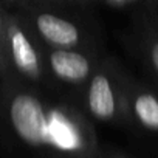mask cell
I'll list each match as a JSON object with an SVG mask.
<instances>
[{
  "label": "cell",
  "instance_id": "ba28073f",
  "mask_svg": "<svg viewBox=\"0 0 158 158\" xmlns=\"http://www.w3.org/2000/svg\"><path fill=\"white\" fill-rule=\"evenodd\" d=\"M6 3L3 0H0V76L10 79L11 76V70L8 67L6 62V56H5V45H3V33H5V19L8 14V10L5 6Z\"/></svg>",
  "mask_w": 158,
  "mask_h": 158
},
{
  "label": "cell",
  "instance_id": "7c38bea8",
  "mask_svg": "<svg viewBox=\"0 0 158 158\" xmlns=\"http://www.w3.org/2000/svg\"><path fill=\"white\" fill-rule=\"evenodd\" d=\"M5 3H11V5H25L27 0H3Z\"/></svg>",
  "mask_w": 158,
  "mask_h": 158
},
{
  "label": "cell",
  "instance_id": "7a4b0ae2",
  "mask_svg": "<svg viewBox=\"0 0 158 158\" xmlns=\"http://www.w3.org/2000/svg\"><path fill=\"white\" fill-rule=\"evenodd\" d=\"M84 112L92 121L106 124L129 123L126 79L109 62H98L87 81Z\"/></svg>",
  "mask_w": 158,
  "mask_h": 158
},
{
  "label": "cell",
  "instance_id": "9c48e42d",
  "mask_svg": "<svg viewBox=\"0 0 158 158\" xmlns=\"http://www.w3.org/2000/svg\"><path fill=\"white\" fill-rule=\"evenodd\" d=\"M98 158H133L121 150H115V149H101L99 147V153Z\"/></svg>",
  "mask_w": 158,
  "mask_h": 158
},
{
  "label": "cell",
  "instance_id": "8992f818",
  "mask_svg": "<svg viewBox=\"0 0 158 158\" xmlns=\"http://www.w3.org/2000/svg\"><path fill=\"white\" fill-rule=\"evenodd\" d=\"M126 90L129 123L158 135V93L130 81H126Z\"/></svg>",
  "mask_w": 158,
  "mask_h": 158
},
{
  "label": "cell",
  "instance_id": "277c9868",
  "mask_svg": "<svg viewBox=\"0 0 158 158\" xmlns=\"http://www.w3.org/2000/svg\"><path fill=\"white\" fill-rule=\"evenodd\" d=\"M25 22L47 48H79L82 45L81 28L62 16L34 10L28 13Z\"/></svg>",
  "mask_w": 158,
  "mask_h": 158
},
{
  "label": "cell",
  "instance_id": "5b68a950",
  "mask_svg": "<svg viewBox=\"0 0 158 158\" xmlns=\"http://www.w3.org/2000/svg\"><path fill=\"white\" fill-rule=\"evenodd\" d=\"M45 62L51 76L70 85H81L89 81L96 60L81 48H48Z\"/></svg>",
  "mask_w": 158,
  "mask_h": 158
},
{
  "label": "cell",
  "instance_id": "30bf717a",
  "mask_svg": "<svg viewBox=\"0 0 158 158\" xmlns=\"http://www.w3.org/2000/svg\"><path fill=\"white\" fill-rule=\"evenodd\" d=\"M102 2L109 6H113V8H121V6H126V5H130V3H135L138 0H102Z\"/></svg>",
  "mask_w": 158,
  "mask_h": 158
},
{
  "label": "cell",
  "instance_id": "6da1fadb",
  "mask_svg": "<svg viewBox=\"0 0 158 158\" xmlns=\"http://www.w3.org/2000/svg\"><path fill=\"white\" fill-rule=\"evenodd\" d=\"M0 141L19 158H98L101 147L84 109L11 85L0 101Z\"/></svg>",
  "mask_w": 158,
  "mask_h": 158
},
{
  "label": "cell",
  "instance_id": "8fae6325",
  "mask_svg": "<svg viewBox=\"0 0 158 158\" xmlns=\"http://www.w3.org/2000/svg\"><path fill=\"white\" fill-rule=\"evenodd\" d=\"M47 2H54V3H73V5H82V3H90L92 0H47Z\"/></svg>",
  "mask_w": 158,
  "mask_h": 158
},
{
  "label": "cell",
  "instance_id": "3957f363",
  "mask_svg": "<svg viewBox=\"0 0 158 158\" xmlns=\"http://www.w3.org/2000/svg\"><path fill=\"white\" fill-rule=\"evenodd\" d=\"M37 40L39 39L31 31L25 19L8 11L5 19L3 45L11 74L16 73L30 82L42 81L45 59Z\"/></svg>",
  "mask_w": 158,
  "mask_h": 158
},
{
  "label": "cell",
  "instance_id": "52a82bcc",
  "mask_svg": "<svg viewBox=\"0 0 158 158\" xmlns=\"http://www.w3.org/2000/svg\"><path fill=\"white\" fill-rule=\"evenodd\" d=\"M144 53L147 64L158 79V33L156 31H149L144 37Z\"/></svg>",
  "mask_w": 158,
  "mask_h": 158
},
{
  "label": "cell",
  "instance_id": "4fadbf2b",
  "mask_svg": "<svg viewBox=\"0 0 158 158\" xmlns=\"http://www.w3.org/2000/svg\"><path fill=\"white\" fill-rule=\"evenodd\" d=\"M150 2H152V3H155V5H156V3H158V0H150Z\"/></svg>",
  "mask_w": 158,
  "mask_h": 158
}]
</instances>
